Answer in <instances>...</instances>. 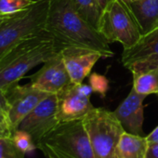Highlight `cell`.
Here are the masks:
<instances>
[{
  "label": "cell",
  "mask_w": 158,
  "mask_h": 158,
  "mask_svg": "<svg viewBox=\"0 0 158 158\" xmlns=\"http://www.w3.org/2000/svg\"><path fill=\"white\" fill-rule=\"evenodd\" d=\"M45 31L62 48L98 52L102 58L114 56L102 34L80 16L71 0H50Z\"/></svg>",
  "instance_id": "6da1fadb"
},
{
  "label": "cell",
  "mask_w": 158,
  "mask_h": 158,
  "mask_svg": "<svg viewBox=\"0 0 158 158\" xmlns=\"http://www.w3.org/2000/svg\"><path fill=\"white\" fill-rule=\"evenodd\" d=\"M62 48L46 31L27 38L0 57V89L19 84L29 71L43 64Z\"/></svg>",
  "instance_id": "7a4b0ae2"
},
{
  "label": "cell",
  "mask_w": 158,
  "mask_h": 158,
  "mask_svg": "<svg viewBox=\"0 0 158 158\" xmlns=\"http://www.w3.org/2000/svg\"><path fill=\"white\" fill-rule=\"evenodd\" d=\"M50 0H35L23 11L0 23V57L22 41L45 31Z\"/></svg>",
  "instance_id": "3957f363"
},
{
  "label": "cell",
  "mask_w": 158,
  "mask_h": 158,
  "mask_svg": "<svg viewBox=\"0 0 158 158\" xmlns=\"http://www.w3.org/2000/svg\"><path fill=\"white\" fill-rule=\"evenodd\" d=\"M62 158H95L82 119L60 123L38 144Z\"/></svg>",
  "instance_id": "277c9868"
},
{
  "label": "cell",
  "mask_w": 158,
  "mask_h": 158,
  "mask_svg": "<svg viewBox=\"0 0 158 158\" xmlns=\"http://www.w3.org/2000/svg\"><path fill=\"white\" fill-rule=\"evenodd\" d=\"M95 158H115V149L126 131L114 112L94 107L82 119Z\"/></svg>",
  "instance_id": "5b68a950"
},
{
  "label": "cell",
  "mask_w": 158,
  "mask_h": 158,
  "mask_svg": "<svg viewBox=\"0 0 158 158\" xmlns=\"http://www.w3.org/2000/svg\"><path fill=\"white\" fill-rule=\"evenodd\" d=\"M97 30L109 44L118 42L124 48L134 46L142 35L133 14L122 0H111L105 6Z\"/></svg>",
  "instance_id": "8992f818"
},
{
  "label": "cell",
  "mask_w": 158,
  "mask_h": 158,
  "mask_svg": "<svg viewBox=\"0 0 158 158\" xmlns=\"http://www.w3.org/2000/svg\"><path fill=\"white\" fill-rule=\"evenodd\" d=\"M93 89L89 85L71 83L58 96V120L60 123L83 119L94 106L90 102Z\"/></svg>",
  "instance_id": "52a82bcc"
},
{
  "label": "cell",
  "mask_w": 158,
  "mask_h": 158,
  "mask_svg": "<svg viewBox=\"0 0 158 158\" xmlns=\"http://www.w3.org/2000/svg\"><path fill=\"white\" fill-rule=\"evenodd\" d=\"M121 62L132 74L158 66V27L142 35L132 47L124 48Z\"/></svg>",
  "instance_id": "ba28073f"
},
{
  "label": "cell",
  "mask_w": 158,
  "mask_h": 158,
  "mask_svg": "<svg viewBox=\"0 0 158 158\" xmlns=\"http://www.w3.org/2000/svg\"><path fill=\"white\" fill-rule=\"evenodd\" d=\"M58 96L49 94L20 124L17 129L28 132L36 145L59 124Z\"/></svg>",
  "instance_id": "9c48e42d"
},
{
  "label": "cell",
  "mask_w": 158,
  "mask_h": 158,
  "mask_svg": "<svg viewBox=\"0 0 158 158\" xmlns=\"http://www.w3.org/2000/svg\"><path fill=\"white\" fill-rule=\"evenodd\" d=\"M5 93L10 104L9 116L14 131L19 127L21 122L49 95L35 89L30 83L26 85L16 84Z\"/></svg>",
  "instance_id": "30bf717a"
},
{
  "label": "cell",
  "mask_w": 158,
  "mask_h": 158,
  "mask_svg": "<svg viewBox=\"0 0 158 158\" xmlns=\"http://www.w3.org/2000/svg\"><path fill=\"white\" fill-rule=\"evenodd\" d=\"M29 79L33 87L48 94H58L72 83L61 51L44 62L36 73L29 76Z\"/></svg>",
  "instance_id": "8fae6325"
},
{
  "label": "cell",
  "mask_w": 158,
  "mask_h": 158,
  "mask_svg": "<svg viewBox=\"0 0 158 158\" xmlns=\"http://www.w3.org/2000/svg\"><path fill=\"white\" fill-rule=\"evenodd\" d=\"M146 97L145 95L138 93L132 88L127 98L114 111L127 132L143 136V101Z\"/></svg>",
  "instance_id": "7c38bea8"
},
{
  "label": "cell",
  "mask_w": 158,
  "mask_h": 158,
  "mask_svg": "<svg viewBox=\"0 0 158 158\" xmlns=\"http://www.w3.org/2000/svg\"><path fill=\"white\" fill-rule=\"evenodd\" d=\"M61 55L71 82L73 84L83 83L95 63L102 58L98 52L76 48H64L61 49Z\"/></svg>",
  "instance_id": "4fadbf2b"
},
{
  "label": "cell",
  "mask_w": 158,
  "mask_h": 158,
  "mask_svg": "<svg viewBox=\"0 0 158 158\" xmlns=\"http://www.w3.org/2000/svg\"><path fill=\"white\" fill-rule=\"evenodd\" d=\"M127 6L133 14L141 35L158 27V0H139Z\"/></svg>",
  "instance_id": "5bb4252c"
},
{
  "label": "cell",
  "mask_w": 158,
  "mask_h": 158,
  "mask_svg": "<svg viewBox=\"0 0 158 158\" xmlns=\"http://www.w3.org/2000/svg\"><path fill=\"white\" fill-rule=\"evenodd\" d=\"M148 146L146 137L125 131L116 146L115 158H144Z\"/></svg>",
  "instance_id": "9a60e30c"
},
{
  "label": "cell",
  "mask_w": 158,
  "mask_h": 158,
  "mask_svg": "<svg viewBox=\"0 0 158 158\" xmlns=\"http://www.w3.org/2000/svg\"><path fill=\"white\" fill-rule=\"evenodd\" d=\"M133 89L139 94L148 96L158 93V66L133 74Z\"/></svg>",
  "instance_id": "2e32d148"
},
{
  "label": "cell",
  "mask_w": 158,
  "mask_h": 158,
  "mask_svg": "<svg viewBox=\"0 0 158 158\" xmlns=\"http://www.w3.org/2000/svg\"><path fill=\"white\" fill-rule=\"evenodd\" d=\"M75 10L89 23L98 28L102 9L97 0H71Z\"/></svg>",
  "instance_id": "e0dca14e"
},
{
  "label": "cell",
  "mask_w": 158,
  "mask_h": 158,
  "mask_svg": "<svg viewBox=\"0 0 158 158\" xmlns=\"http://www.w3.org/2000/svg\"><path fill=\"white\" fill-rule=\"evenodd\" d=\"M35 0H0V17L9 18L16 15L31 5Z\"/></svg>",
  "instance_id": "ac0fdd59"
},
{
  "label": "cell",
  "mask_w": 158,
  "mask_h": 158,
  "mask_svg": "<svg viewBox=\"0 0 158 158\" xmlns=\"http://www.w3.org/2000/svg\"><path fill=\"white\" fill-rule=\"evenodd\" d=\"M11 139L17 149L20 150L24 154L32 152L35 149H37V145L34 141L32 136L24 130L16 129L13 132Z\"/></svg>",
  "instance_id": "d6986e66"
},
{
  "label": "cell",
  "mask_w": 158,
  "mask_h": 158,
  "mask_svg": "<svg viewBox=\"0 0 158 158\" xmlns=\"http://www.w3.org/2000/svg\"><path fill=\"white\" fill-rule=\"evenodd\" d=\"M0 158H25V154L17 149L11 138H1Z\"/></svg>",
  "instance_id": "ffe728a7"
},
{
  "label": "cell",
  "mask_w": 158,
  "mask_h": 158,
  "mask_svg": "<svg viewBox=\"0 0 158 158\" xmlns=\"http://www.w3.org/2000/svg\"><path fill=\"white\" fill-rule=\"evenodd\" d=\"M89 82L94 92L99 93L102 97L106 96L109 89V81L104 75L92 73L89 77Z\"/></svg>",
  "instance_id": "44dd1931"
},
{
  "label": "cell",
  "mask_w": 158,
  "mask_h": 158,
  "mask_svg": "<svg viewBox=\"0 0 158 158\" xmlns=\"http://www.w3.org/2000/svg\"><path fill=\"white\" fill-rule=\"evenodd\" d=\"M14 129L8 113H0V139L11 138Z\"/></svg>",
  "instance_id": "7402d4cb"
},
{
  "label": "cell",
  "mask_w": 158,
  "mask_h": 158,
  "mask_svg": "<svg viewBox=\"0 0 158 158\" xmlns=\"http://www.w3.org/2000/svg\"><path fill=\"white\" fill-rule=\"evenodd\" d=\"M10 112V104L6 96L5 91L0 89V113H8Z\"/></svg>",
  "instance_id": "603a6c76"
},
{
  "label": "cell",
  "mask_w": 158,
  "mask_h": 158,
  "mask_svg": "<svg viewBox=\"0 0 158 158\" xmlns=\"http://www.w3.org/2000/svg\"><path fill=\"white\" fill-rule=\"evenodd\" d=\"M144 158H158V143L149 144Z\"/></svg>",
  "instance_id": "cb8c5ba5"
},
{
  "label": "cell",
  "mask_w": 158,
  "mask_h": 158,
  "mask_svg": "<svg viewBox=\"0 0 158 158\" xmlns=\"http://www.w3.org/2000/svg\"><path fill=\"white\" fill-rule=\"evenodd\" d=\"M149 144L158 143V126L146 137Z\"/></svg>",
  "instance_id": "d4e9b609"
},
{
  "label": "cell",
  "mask_w": 158,
  "mask_h": 158,
  "mask_svg": "<svg viewBox=\"0 0 158 158\" xmlns=\"http://www.w3.org/2000/svg\"><path fill=\"white\" fill-rule=\"evenodd\" d=\"M40 150L43 152V153L45 154L46 158H62V157H60V156H59V155L53 153L52 152H50V151H48V150H47V149H40Z\"/></svg>",
  "instance_id": "484cf974"
},
{
  "label": "cell",
  "mask_w": 158,
  "mask_h": 158,
  "mask_svg": "<svg viewBox=\"0 0 158 158\" xmlns=\"http://www.w3.org/2000/svg\"><path fill=\"white\" fill-rule=\"evenodd\" d=\"M98 1V3H99V5H100V7H101V9H102V10L105 8V6L111 1V0H97Z\"/></svg>",
  "instance_id": "4316f807"
},
{
  "label": "cell",
  "mask_w": 158,
  "mask_h": 158,
  "mask_svg": "<svg viewBox=\"0 0 158 158\" xmlns=\"http://www.w3.org/2000/svg\"><path fill=\"white\" fill-rule=\"evenodd\" d=\"M122 1L125 4L128 5V4H131V3H134V2H137V1H139V0H122Z\"/></svg>",
  "instance_id": "83f0119b"
},
{
  "label": "cell",
  "mask_w": 158,
  "mask_h": 158,
  "mask_svg": "<svg viewBox=\"0 0 158 158\" xmlns=\"http://www.w3.org/2000/svg\"><path fill=\"white\" fill-rule=\"evenodd\" d=\"M3 20H4V18H2V17H0V23H1L3 22Z\"/></svg>",
  "instance_id": "f1b7e54d"
},
{
  "label": "cell",
  "mask_w": 158,
  "mask_h": 158,
  "mask_svg": "<svg viewBox=\"0 0 158 158\" xmlns=\"http://www.w3.org/2000/svg\"><path fill=\"white\" fill-rule=\"evenodd\" d=\"M157 97H158V93H157Z\"/></svg>",
  "instance_id": "f546056e"
}]
</instances>
